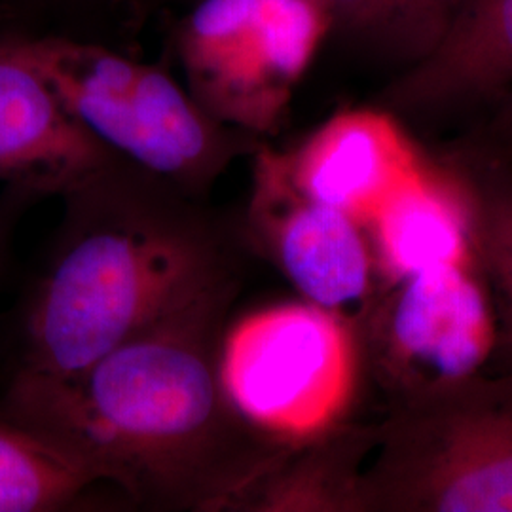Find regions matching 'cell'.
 <instances>
[{"label":"cell","mask_w":512,"mask_h":512,"mask_svg":"<svg viewBox=\"0 0 512 512\" xmlns=\"http://www.w3.org/2000/svg\"><path fill=\"white\" fill-rule=\"evenodd\" d=\"M236 294L228 275L73 376L14 372L0 418L141 505L226 509L283 450L251 431L220 384Z\"/></svg>","instance_id":"cell-1"},{"label":"cell","mask_w":512,"mask_h":512,"mask_svg":"<svg viewBox=\"0 0 512 512\" xmlns=\"http://www.w3.org/2000/svg\"><path fill=\"white\" fill-rule=\"evenodd\" d=\"M65 198L71 219L25 302L16 372L78 374L236 274L183 192L122 158Z\"/></svg>","instance_id":"cell-2"},{"label":"cell","mask_w":512,"mask_h":512,"mask_svg":"<svg viewBox=\"0 0 512 512\" xmlns=\"http://www.w3.org/2000/svg\"><path fill=\"white\" fill-rule=\"evenodd\" d=\"M376 431L359 511L512 512V370L401 395Z\"/></svg>","instance_id":"cell-3"},{"label":"cell","mask_w":512,"mask_h":512,"mask_svg":"<svg viewBox=\"0 0 512 512\" xmlns=\"http://www.w3.org/2000/svg\"><path fill=\"white\" fill-rule=\"evenodd\" d=\"M21 44L74 120L112 154L183 192L198 194L255 135L226 126L164 69L73 38H23Z\"/></svg>","instance_id":"cell-4"},{"label":"cell","mask_w":512,"mask_h":512,"mask_svg":"<svg viewBox=\"0 0 512 512\" xmlns=\"http://www.w3.org/2000/svg\"><path fill=\"white\" fill-rule=\"evenodd\" d=\"M363 355L346 315L308 300L275 304L222 334L220 384L260 439L296 448L346 423Z\"/></svg>","instance_id":"cell-5"},{"label":"cell","mask_w":512,"mask_h":512,"mask_svg":"<svg viewBox=\"0 0 512 512\" xmlns=\"http://www.w3.org/2000/svg\"><path fill=\"white\" fill-rule=\"evenodd\" d=\"M330 16L321 0H200L177 29L188 92L207 114L272 133Z\"/></svg>","instance_id":"cell-6"},{"label":"cell","mask_w":512,"mask_h":512,"mask_svg":"<svg viewBox=\"0 0 512 512\" xmlns=\"http://www.w3.org/2000/svg\"><path fill=\"white\" fill-rule=\"evenodd\" d=\"M476 262L446 264L389 285L370 317V346L401 395L484 372L497 353L494 298Z\"/></svg>","instance_id":"cell-7"},{"label":"cell","mask_w":512,"mask_h":512,"mask_svg":"<svg viewBox=\"0 0 512 512\" xmlns=\"http://www.w3.org/2000/svg\"><path fill=\"white\" fill-rule=\"evenodd\" d=\"M249 226L304 300L348 317L370 296L376 262L365 226L300 194L281 154L264 147L255 150Z\"/></svg>","instance_id":"cell-8"},{"label":"cell","mask_w":512,"mask_h":512,"mask_svg":"<svg viewBox=\"0 0 512 512\" xmlns=\"http://www.w3.org/2000/svg\"><path fill=\"white\" fill-rule=\"evenodd\" d=\"M116 158L65 109L21 37L0 38V181L67 196Z\"/></svg>","instance_id":"cell-9"},{"label":"cell","mask_w":512,"mask_h":512,"mask_svg":"<svg viewBox=\"0 0 512 512\" xmlns=\"http://www.w3.org/2000/svg\"><path fill=\"white\" fill-rule=\"evenodd\" d=\"M281 162L300 194L363 226L416 171L399 133L374 112L332 118L294 154H281Z\"/></svg>","instance_id":"cell-10"},{"label":"cell","mask_w":512,"mask_h":512,"mask_svg":"<svg viewBox=\"0 0 512 512\" xmlns=\"http://www.w3.org/2000/svg\"><path fill=\"white\" fill-rule=\"evenodd\" d=\"M512 88V0H463L439 44L391 86L403 112H439Z\"/></svg>","instance_id":"cell-11"},{"label":"cell","mask_w":512,"mask_h":512,"mask_svg":"<svg viewBox=\"0 0 512 512\" xmlns=\"http://www.w3.org/2000/svg\"><path fill=\"white\" fill-rule=\"evenodd\" d=\"M365 228L376 270L389 285L429 268L476 262L469 190L418 169Z\"/></svg>","instance_id":"cell-12"},{"label":"cell","mask_w":512,"mask_h":512,"mask_svg":"<svg viewBox=\"0 0 512 512\" xmlns=\"http://www.w3.org/2000/svg\"><path fill=\"white\" fill-rule=\"evenodd\" d=\"M376 427H346L285 448L234 495L226 509L359 511L361 463L376 448Z\"/></svg>","instance_id":"cell-13"},{"label":"cell","mask_w":512,"mask_h":512,"mask_svg":"<svg viewBox=\"0 0 512 512\" xmlns=\"http://www.w3.org/2000/svg\"><path fill=\"white\" fill-rule=\"evenodd\" d=\"M330 27L406 65L429 54L463 0H321Z\"/></svg>","instance_id":"cell-14"},{"label":"cell","mask_w":512,"mask_h":512,"mask_svg":"<svg viewBox=\"0 0 512 512\" xmlns=\"http://www.w3.org/2000/svg\"><path fill=\"white\" fill-rule=\"evenodd\" d=\"M92 475L35 433L0 418V512H50L69 507Z\"/></svg>","instance_id":"cell-15"},{"label":"cell","mask_w":512,"mask_h":512,"mask_svg":"<svg viewBox=\"0 0 512 512\" xmlns=\"http://www.w3.org/2000/svg\"><path fill=\"white\" fill-rule=\"evenodd\" d=\"M473 209L476 264L494 298L497 353L512 370V179H497L467 188Z\"/></svg>","instance_id":"cell-16"},{"label":"cell","mask_w":512,"mask_h":512,"mask_svg":"<svg viewBox=\"0 0 512 512\" xmlns=\"http://www.w3.org/2000/svg\"><path fill=\"white\" fill-rule=\"evenodd\" d=\"M497 129H499V135L503 137L505 145L512 148V92L509 93V97L505 99L503 109L499 112V118H497Z\"/></svg>","instance_id":"cell-17"},{"label":"cell","mask_w":512,"mask_h":512,"mask_svg":"<svg viewBox=\"0 0 512 512\" xmlns=\"http://www.w3.org/2000/svg\"><path fill=\"white\" fill-rule=\"evenodd\" d=\"M6 18H8V8L0 4V23H2V21H4Z\"/></svg>","instance_id":"cell-18"}]
</instances>
